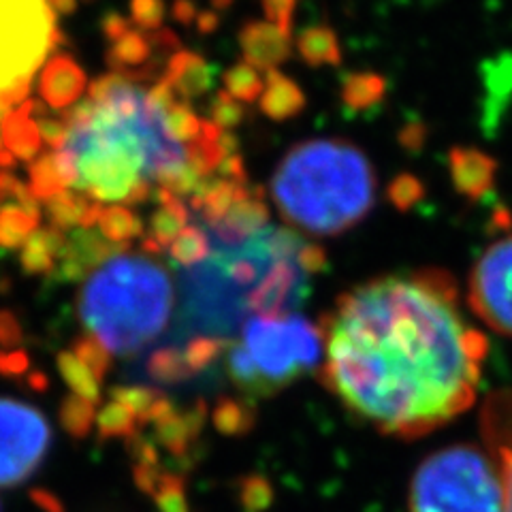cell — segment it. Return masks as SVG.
<instances>
[{
	"mask_svg": "<svg viewBox=\"0 0 512 512\" xmlns=\"http://www.w3.org/2000/svg\"><path fill=\"white\" fill-rule=\"evenodd\" d=\"M325 382L380 434L421 438L474 406L489 344L442 269L365 282L323 329Z\"/></svg>",
	"mask_w": 512,
	"mask_h": 512,
	"instance_id": "cell-1",
	"label": "cell"
},
{
	"mask_svg": "<svg viewBox=\"0 0 512 512\" xmlns=\"http://www.w3.org/2000/svg\"><path fill=\"white\" fill-rule=\"evenodd\" d=\"M282 218L320 237L346 233L374 210L376 173L346 139H310L286 152L271 178Z\"/></svg>",
	"mask_w": 512,
	"mask_h": 512,
	"instance_id": "cell-2",
	"label": "cell"
},
{
	"mask_svg": "<svg viewBox=\"0 0 512 512\" xmlns=\"http://www.w3.org/2000/svg\"><path fill=\"white\" fill-rule=\"evenodd\" d=\"M173 282L150 254H114L96 267L79 293L88 338L107 355L133 357L165 333Z\"/></svg>",
	"mask_w": 512,
	"mask_h": 512,
	"instance_id": "cell-3",
	"label": "cell"
},
{
	"mask_svg": "<svg viewBox=\"0 0 512 512\" xmlns=\"http://www.w3.org/2000/svg\"><path fill=\"white\" fill-rule=\"evenodd\" d=\"M323 340V329L299 314H252L242 327V342L224 352V363L239 391L265 397L314 370Z\"/></svg>",
	"mask_w": 512,
	"mask_h": 512,
	"instance_id": "cell-4",
	"label": "cell"
},
{
	"mask_svg": "<svg viewBox=\"0 0 512 512\" xmlns=\"http://www.w3.org/2000/svg\"><path fill=\"white\" fill-rule=\"evenodd\" d=\"M410 512H506L500 461L474 444L440 448L412 476Z\"/></svg>",
	"mask_w": 512,
	"mask_h": 512,
	"instance_id": "cell-5",
	"label": "cell"
},
{
	"mask_svg": "<svg viewBox=\"0 0 512 512\" xmlns=\"http://www.w3.org/2000/svg\"><path fill=\"white\" fill-rule=\"evenodd\" d=\"M62 41L47 0H0V103H22L32 77Z\"/></svg>",
	"mask_w": 512,
	"mask_h": 512,
	"instance_id": "cell-6",
	"label": "cell"
},
{
	"mask_svg": "<svg viewBox=\"0 0 512 512\" xmlns=\"http://www.w3.org/2000/svg\"><path fill=\"white\" fill-rule=\"evenodd\" d=\"M50 448V425L28 404L0 399V487L18 485L35 472Z\"/></svg>",
	"mask_w": 512,
	"mask_h": 512,
	"instance_id": "cell-7",
	"label": "cell"
},
{
	"mask_svg": "<svg viewBox=\"0 0 512 512\" xmlns=\"http://www.w3.org/2000/svg\"><path fill=\"white\" fill-rule=\"evenodd\" d=\"M468 303L487 327L512 338V235L480 254L468 282Z\"/></svg>",
	"mask_w": 512,
	"mask_h": 512,
	"instance_id": "cell-8",
	"label": "cell"
},
{
	"mask_svg": "<svg viewBox=\"0 0 512 512\" xmlns=\"http://www.w3.org/2000/svg\"><path fill=\"white\" fill-rule=\"evenodd\" d=\"M269 222V207L265 203L263 188H252L244 199H239L231 205L222 220L210 227H203L207 237H210L212 248H237L256 233L267 229Z\"/></svg>",
	"mask_w": 512,
	"mask_h": 512,
	"instance_id": "cell-9",
	"label": "cell"
},
{
	"mask_svg": "<svg viewBox=\"0 0 512 512\" xmlns=\"http://www.w3.org/2000/svg\"><path fill=\"white\" fill-rule=\"evenodd\" d=\"M105 60L111 71L131 79L133 84L158 82L160 58L154 52L150 32L131 28L109 47Z\"/></svg>",
	"mask_w": 512,
	"mask_h": 512,
	"instance_id": "cell-10",
	"label": "cell"
},
{
	"mask_svg": "<svg viewBox=\"0 0 512 512\" xmlns=\"http://www.w3.org/2000/svg\"><path fill=\"white\" fill-rule=\"evenodd\" d=\"M246 64L256 71H271L291 58V35L271 22H246L237 35Z\"/></svg>",
	"mask_w": 512,
	"mask_h": 512,
	"instance_id": "cell-11",
	"label": "cell"
},
{
	"mask_svg": "<svg viewBox=\"0 0 512 512\" xmlns=\"http://www.w3.org/2000/svg\"><path fill=\"white\" fill-rule=\"evenodd\" d=\"M86 86L84 69L67 54H56L47 62L39 79L43 101L52 109L73 107L79 96L84 94Z\"/></svg>",
	"mask_w": 512,
	"mask_h": 512,
	"instance_id": "cell-12",
	"label": "cell"
},
{
	"mask_svg": "<svg viewBox=\"0 0 512 512\" xmlns=\"http://www.w3.org/2000/svg\"><path fill=\"white\" fill-rule=\"evenodd\" d=\"M165 79L182 101L201 99L216 82V67L195 52L180 50L167 62Z\"/></svg>",
	"mask_w": 512,
	"mask_h": 512,
	"instance_id": "cell-13",
	"label": "cell"
},
{
	"mask_svg": "<svg viewBox=\"0 0 512 512\" xmlns=\"http://www.w3.org/2000/svg\"><path fill=\"white\" fill-rule=\"evenodd\" d=\"M158 210L152 214L150 220V233L143 237V250L150 256H156L160 252L169 250L173 239L182 233L184 227H188V207L186 203L171 195L169 190L158 188Z\"/></svg>",
	"mask_w": 512,
	"mask_h": 512,
	"instance_id": "cell-14",
	"label": "cell"
},
{
	"mask_svg": "<svg viewBox=\"0 0 512 512\" xmlns=\"http://www.w3.org/2000/svg\"><path fill=\"white\" fill-rule=\"evenodd\" d=\"M483 434L493 457L512 474V393L502 391L489 397L483 410Z\"/></svg>",
	"mask_w": 512,
	"mask_h": 512,
	"instance_id": "cell-15",
	"label": "cell"
},
{
	"mask_svg": "<svg viewBox=\"0 0 512 512\" xmlns=\"http://www.w3.org/2000/svg\"><path fill=\"white\" fill-rule=\"evenodd\" d=\"M45 214L50 218L52 227L58 231H69L73 227L92 229L99 224L103 205L84 195V192L67 188L60 195L45 201Z\"/></svg>",
	"mask_w": 512,
	"mask_h": 512,
	"instance_id": "cell-16",
	"label": "cell"
},
{
	"mask_svg": "<svg viewBox=\"0 0 512 512\" xmlns=\"http://www.w3.org/2000/svg\"><path fill=\"white\" fill-rule=\"evenodd\" d=\"M448 163H451L453 184L461 195L478 199L491 188L495 163L487 154L472 148H453Z\"/></svg>",
	"mask_w": 512,
	"mask_h": 512,
	"instance_id": "cell-17",
	"label": "cell"
},
{
	"mask_svg": "<svg viewBox=\"0 0 512 512\" xmlns=\"http://www.w3.org/2000/svg\"><path fill=\"white\" fill-rule=\"evenodd\" d=\"M308 99L303 90L286 77L282 71L271 69L265 75V90L259 99V107L263 114L274 122L293 120L306 109Z\"/></svg>",
	"mask_w": 512,
	"mask_h": 512,
	"instance_id": "cell-18",
	"label": "cell"
},
{
	"mask_svg": "<svg viewBox=\"0 0 512 512\" xmlns=\"http://www.w3.org/2000/svg\"><path fill=\"white\" fill-rule=\"evenodd\" d=\"M37 101H24L13 107L3 120V143L5 148L20 160L37 158L43 146L39 126L35 120Z\"/></svg>",
	"mask_w": 512,
	"mask_h": 512,
	"instance_id": "cell-19",
	"label": "cell"
},
{
	"mask_svg": "<svg viewBox=\"0 0 512 512\" xmlns=\"http://www.w3.org/2000/svg\"><path fill=\"white\" fill-rule=\"evenodd\" d=\"M389 82L380 73L374 71H355L344 73L342 77V105L350 114H367L382 105L387 96Z\"/></svg>",
	"mask_w": 512,
	"mask_h": 512,
	"instance_id": "cell-20",
	"label": "cell"
},
{
	"mask_svg": "<svg viewBox=\"0 0 512 512\" xmlns=\"http://www.w3.org/2000/svg\"><path fill=\"white\" fill-rule=\"evenodd\" d=\"M64 244H67V233L54 227L32 233L20 254V263L26 274H54Z\"/></svg>",
	"mask_w": 512,
	"mask_h": 512,
	"instance_id": "cell-21",
	"label": "cell"
},
{
	"mask_svg": "<svg viewBox=\"0 0 512 512\" xmlns=\"http://www.w3.org/2000/svg\"><path fill=\"white\" fill-rule=\"evenodd\" d=\"M297 52L312 69L340 67L342 64L340 39L335 35V30L325 24L303 28L297 37Z\"/></svg>",
	"mask_w": 512,
	"mask_h": 512,
	"instance_id": "cell-22",
	"label": "cell"
},
{
	"mask_svg": "<svg viewBox=\"0 0 512 512\" xmlns=\"http://www.w3.org/2000/svg\"><path fill=\"white\" fill-rule=\"evenodd\" d=\"M41 220L39 207L7 203L0 210V248H20L37 231Z\"/></svg>",
	"mask_w": 512,
	"mask_h": 512,
	"instance_id": "cell-23",
	"label": "cell"
},
{
	"mask_svg": "<svg viewBox=\"0 0 512 512\" xmlns=\"http://www.w3.org/2000/svg\"><path fill=\"white\" fill-rule=\"evenodd\" d=\"M99 233L107 242L126 248L128 242L143 235V224L126 205H109L103 207V214L99 218Z\"/></svg>",
	"mask_w": 512,
	"mask_h": 512,
	"instance_id": "cell-24",
	"label": "cell"
},
{
	"mask_svg": "<svg viewBox=\"0 0 512 512\" xmlns=\"http://www.w3.org/2000/svg\"><path fill=\"white\" fill-rule=\"evenodd\" d=\"M167 252L178 265L195 267L212 254V242L203 227L188 224V227H184L182 233L173 239V244L169 246Z\"/></svg>",
	"mask_w": 512,
	"mask_h": 512,
	"instance_id": "cell-25",
	"label": "cell"
},
{
	"mask_svg": "<svg viewBox=\"0 0 512 512\" xmlns=\"http://www.w3.org/2000/svg\"><path fill=\"white\" fill-rule=\"evenodd\" d=\"M28 175H30L28 190L35 199L47 201V199H52V197L60 195V192L69 188L67 184H64L62 175L58 171V163H56L54 152L37 156L35 163H32L30 169H28Z\"/></svg>",
	"mask_w": 512,
	"mask_h": 512,
	"instance_id": "cell-26",
	"label": "cell"
},
{
	"mask_svg": "<svg viewBox=\"0 0 512 512\" xmlns=\"http://www.w3.org/2000/svg\"><path fill=\"white\" fill-rule=\"evenodd\" d=\"M58 370H60L62 378L67 380L73 395L84 397L92 404L99 402V399H101V380L96 378L90 372V367H86L82 361H79L71 350L62 352V355L58 357Z\"/></svg>",
	"mask_w": 512,
	"mask_h": 512,
	"instance_id": "cell-27",
	"label": "cell"
},
{
	"mask_svg": "<svg viewBox=\"0 0 512 512\" xmlns=\"http://www.w3.org/2000/svg\"><path fill=\"white\" fill-rule=\"evenodd\" d=\"M222 84H224V90H227L235 101L246 103V105H252L259 101L263 90H265V82H263L261 73L246 62L233 64L231 69L224 71Z\"/></svg>",
	"mask_w": 512,
	"mask_h": 512,
	"instance_id": "cell-28",
	"label": "cell"
},
{
	"mask_svg": "<svg viewBox=\"0 0 512 512\" xmlns=\"http://www.w3.org/2000/svg\"><path fill=\"white\" fill-rule=\"evenodd\" d=\"M163 126L171 139L178 143L188 141V146L192 141H197L203 131V122L197 118V114L190 109L186 101H178L167 111L163 118Z\"/></svg>",
	"mask_w": 512,
	"mask_h": 512,
	"instance_id": "cell-29",
	"label": "cell"
},
{
	"mask_svg": "<svg viewBox=\"0 0 512 512\" xmlns=\"http://www.w3.org/2000/svg\"><path fill=\"white\" fill-rule=\"evenodd\" d=\"M94 406L96 404L88 402V399H84V397L69 395L67 399H64L62 410H60L62 425L67 427V431H71V434L77 436V438L86 436L90 427H92V423L96 421Z\"/></svg>",
	"mask_w": 512,
	"mask_h": 512,
	"instance_id": "cell-30",
	"label": "cell"
},
{
	"mask_svg": "<svg viewBox=\"0 0 512 512\" xmlns=\"http://www.w3.org/2000/svg\"><path fill=\"white\" fill-rule=\"evenodd\" d=\"M216 427L224 434H242L254 423V412L239 399H222L216 414Z\"/></svg>",
	"mask_w": 512,
	"mask_h": 512,
	"instance_id": "cell-31",
	"label": "cell"
},
{
	"mask_svg": "<svg viewBox=\"0 0 512 512\" xmlns=\"http://www.w3.org/2000/svg\"><path fill=\"white\" fill-rule=\"evenodd\" d=\"M387 197L393 203L395 210L410 212L412 207L425 197V184L412 173H399L389 184Z\"/></svg>",
	"mask_w": 512,
	"mask_h": 512,
	"instance_id": "cell-32",
	"label": "cell"
},
{
	"mask_svg": "<svg viewBox=\"0 0 512 512\" xmlns=\"http://www.w3.org/2000/svg\"><path fill=\"white\" fill-rule=\"evenodd\" d=\"M207 116H210V122L216 124L220 131H233V128H237L244 122L246 109L242 103L235 101L227 90H224V92H218L212 99L210 109H207Z\"/></svg>",
	"mask_w": 512,
	"mask_h": 512,
	"instance_id": "cell-33",
	"label": "cell"
},
{
	"mask_svg": "<svg viewBox=\"0 0 512 512\" xmlns=\"http://www.w3.org/2000/svg\"><path fill=\"white\" fill-rule=\"evenodd\" d=\"M165 0H131V20L143 30H158L165 20Z\"/></svg>",
	"mask_w": 512,
	"mask_h": 512,
	"instance_id": "cell-34",
	"label": "cell"
},
{
	"mask_svg": "<svg viewBox=\"0 0 512 512\" xmlns=\"http://www.w3.org/2000/svg\"><path fill=\"white\" fill-rule=\"evenodd\" d=\"M261 5H263V11L269 18V22L280 26L284 32L291 35L293 11H295L297 0H261Z\"/></svg>",
	"mask_w": 512,
	"mask_h": 512,
	"instance_id": "cell-35",
	"label": "cell"
},
{
	"mask_svg": "<svg viewBox=\"0 0 512 512\" xmlns=\"http://www.w3.org/2000/svg\"><path fill=\"white\" fill-rule=\"evenodd\" d=\"M425 139H427V128L419 120L406 122L402 128H399V133H397V143L406 152H410V154L421 152L423 146H425Z\"/></svg>",
	"mask_w": 512,
	"mask_h": 512,
	"instance_id": "cell-36",
	"label": "cell"
},
{
	"mask_svg": "<svg viewBox=\"0 0 512 512\" xmlns=\"http://www.w3.org/2000/svg\"><path fill=\"white\" fill-rule=\"evenodd\" d=\"M216 171L220 173L222 180L237 182V184H248V175H246L242 154H233V156L222 158V163L218 165Z\"/></svg>",
	"mask_w": 512,
	"mask_h": 512,
	"instance_id": "cell-37",
	"label": "cell"
},
{
	"mask_svg": "<svg viewBox=\"0 0 512 512\" xmlns=\"http://www.w3.org/2000/svg\"><path fill=\"white\" fill-rule=\"evenodd\" d=\"M101 30H103V35L114 43V41H118L120 37H124L128 30H131V22H128L122 13H118V11H107L105 15H103V22H101Z\"/></svg>",
	"mask_w": 512,
	"mask_h": 512,
	"instance_id": "cell-38",
	"label": "cell"
},
{
	"mask_svg": "<svg viewBox=\"0 0 512 512\" xmlns=\"http://www.w3.org/2000/svg\"><path fill=\"white\" fill-rule=\"evenodd\" d=\"M171 15H173L175 22H180L184 26H190L192 22H197L199 9H197L195 0H173Z\"/></svg>",
	"mask_w": 512,
	"mask_h": 512,
	"instance_id": "cell-39",
	"label": "cell"
},
{
	"mask_svg": "<svg viewBox=\"0 0 512 512\" xmlns=\"http://www.w3.org/2000/svg\"><path fill=\"white\" fill-rule=\"evenodd\" d=\"M26 355L24 352H11V355H0V372L5 374H20L26 370Z\"/></svg>",
	"mask_w": 512,
	"mask_h": 512,
	"instance_id": "cell-40",
	"label": "cell"
},
{
	"mask_svg": "<svg viewBox=\"0 0 512 512\" xmlns=\"http://www.w3.org/2000/svg\"><path fill=\"white\" fill-rule=\"evenodd\" d=\"M20 338V329L18 323H15V318L7 312H0V342L11 344Z\"/></svg>",
	"mask_w": 512,
	"mask_h": 512,
	"instance_id": "cell-41",
	"label": "cell"
},
{
	"mask_svg": "<svg viewBox=\"0 0 512 512\" xmlns=\"http://www.w3.org/2000/svg\"><path fill=\"white\" fill-rule=\"evenodd\" d=\"M197 32L203 37L214 35V32L220 28V15L216 11H203L197 15Z\"/></svg>",
	"mask_w": 512,
	"mask_h": 512,
	"instance_id": "cell-42",
	"label": "cell"
},
{
	"mask_svg": "<svg viewBox=\"0 0 512 512\" xmlns=\"http://www.w3.org/2000/svg\"><path fill=\"white\" fill-rule=\"evenodd\" d=\"M216 143H218V150L222 152L224 158L233 156V154H239V139L233 133H229V131H222Z\"/></svg>",
	"mask_w": 512,
	"mask_h": 512,
	"instance_id": "cell-43",
	"label": "cell"
},
{
	"mask_svg": "<svg viewBox=\"0 0 512 512\" xmlns=\"http://www.w3.org/2000/svg\"><path fill=\"white\" fill-rule=\"evenodd\" d=\"M47 5H50L52 13L56 15H71L77 9V0H47Z\"/></svg>",
	"mask_w": 512,
	"mask_h": 512,
	"instance_id": "cell-44",
	"label": "cell"
},
{
	"mask_svg": "<svg viewBox=\"0 0 512 512\" xmlns=\"http://www.w3.org/2000/svg\"><path fill=\"white\" fill-rule=\"evenodd\" d=\"M502 472H504V483H506V512H512V474L506 472L504 468Z\"/></svg>",
	"mask_w": 512,
	"mask_h": 512,
	"instance_id": "cell-45",
	"label": "cell"
},
{
	"mask_svg": "<svg viewBox=\"0 0 512 512\" xmlns=\"http://www.w3.org/2000/svg\"><path fill=\"white\" fill-rule=\"evenodd\" d=\"M210 3H212V7H214L216 11H227V9L233 7L235 0H210Z\"/></svg>",
	"mask_w": 512,
	"mask_h": 512,
	"instance_id": "cell-46",
	"label": "cell"
},
{
	"mask_svg": "<svg viewBox=\"0 0 512 512\" xmlns=\"http://www.w3.org/2000/svg\"><path fill=\"white\" fill-rule=\"evenodd\" d=\"M5 148V143H3V124H0V150Z\"/></svg>",
	"mask_w": 512,
	"mask_h": 512,
	"instance_id": "cell-47",
	"label": "cell"
},
{
	"mask_svg": "<svg viewBox=\"0 0 512 512\" xmlns=\"http://www.w3.org/2000/svg\"><path fill=\"white\" fill-rule=\"evenodd\" d=\"M0 210H3V201H0Z\"/></svg>",
	"mask_w": 512,
	"mask_h": 512,
	"instance_id": "cell-48",
	"label": "cell"
}]
</instances>
